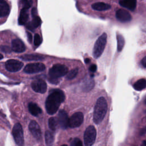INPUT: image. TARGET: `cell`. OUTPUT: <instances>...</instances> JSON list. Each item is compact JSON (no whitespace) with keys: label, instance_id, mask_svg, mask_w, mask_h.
Masks as SVG:
<instances>
[{"label":"cell","instance_id":"83f0119b","mask_svg":"<svg viewBox=\"0 0 146 146\" xmlns=\"http://www.w3.org/2000/svg\"><path fill=\"white\" fill-rule=\"evenodd\" d=\"M22 2L23 4V8L29 9L31 7L33 1V0H22Z\"/></svg>","mask_w":146,"mask_h":146},{"label":"cell","instance_id":"e575fe53","mask_svg":"<svg viewBox=\"0 0 146 146\" xmlns=\"http://www.w3.org/2000/svg\"><path fill=\"white\" fill-rule=\"evenodd\" d=\"M49 82H51V83L54 84H57L59 82V80L58 79H54V78H51L49 79Z\"/></svg>","mask_w":146,"mask_h":146},{"label":"cell","instance_id":"d590c367","mask_svg":"<svg viewBox=\"0 0 146 146\" xmlns=\"http://www.w3.org/2000/svg\"><path fill=\"white\" fill-rule=\"evenodd\" d=\"M36 9L35 7H34L32 9V10H31V14H32L33 17H34L35 16H36Z\"/></svg>","mask_w":146,"mask_h":146},{"label":"cell","instance_id":"8fae6325","mask_svg":"<svg viewBox=\"0 0 146 146\" xmlns=\"http://www.w3.org/2000/svg\"><path fill=\"white\" fill-rule=\"evenodd\" d=\"M58 123L59 124L60 127L65 129L68 127V121L69 118L68 114L66 111L64 110H61L59 112L58 114Z\"/></svg>","mask_w":146,"mask_h":146},{"label":"cell","instance_id":"d6a6232c","mask_svg":"<svg viewBox=\"0 0 146 146\" xmlns=\"http://www.w3.org/2000/svg\"><path fill=\"white\" fill-rule=\"evenodd\" d=\"M27 39H28V40H29V43H31L32 39H33L32 34L30 33H29V32H27Z\"/></svg>","mask_w":146,"mask_h":146},{"label":"cell","instance_id":"4316f807","mask_svg":"<svg viewBox=\"0 0 146 146\" xmlns=\"http://www.w3.org/2000/svg\"><path fill=\"white\" fill-rule=\"evenodd\" d=\"M78 69L77 68H74L70 71H68L67 73L66 74V78L68 80H71L74 79L78 74Z\"/></svg>","mask_w":146,"mask_h":146},{"label":"cell","instance_id":"9c48e42d","mask_svg":"<svg viewBox=\"0 0 146 146\" xmlns=\"http://www.w3.org/2000/svg\"><path fill=\"white\" fill-rule=\"evenodd\" d=\"M23 66V63L15 59H9L5 63L6 69L10 72H17L19 71Z\"/></svg>","mask_w":146,"mask_h":146},{"label":"cell","instance_id":"d6986e66","mask_svg":"<svg viewBox=\"0 0 146 146\" xmlns=\"http://www.w3.org/2000/svg\"><path fill=\"white\" fill-rule=\"evenodd\" d=\"M27 10L25 8H22V9L20 11L19 18H18V24L19 25H25L29 19V14L27 13Z\"/></svg>","mask_w":146,"mask_h":146},{"label":"cell","instance_id":"3957f363","mask_svg":"<svg viewBox=\"0 0 146 146\" xmlns=\"http://www.w3.org/2000/svg\"><path fill=\"white\" fill-rule=\"evenodd\" d=\"M107 35L106 33H104L96 40L92 52L93 56L95 58H98L103 52L107 43Z\"/></svg>","mask_w":146,"mask_h":146},{"label":"cell","instance_id":"f546056e","mask_svg":"<svg viewBox=\"0 0 146 146\" xmlns=\"http://www.w3.org/2000/svg\"><path fill=\"white\" fill-rule=\"evenodd\" d=\"M71 146H83L82 141L78 138H75L71 143Z\"/></svg>","mask_w":146,"mask_h":146},{"label":"cell","instance_id":"ffe728a7","mask_svg":"<svg viewBox=\"0 0 146 146\" xmlns=\"http://www.w3.org/2000/svg\"><path fill=\"white\" fill-rule=\"evenodd\" d=\"M91 7L97 11H104L108 10L111 8V6L104 2H96L91 5Z\"/></svg>","mask_w":146,"mask_h":146},{"label":"cell","instance_id":"ab89813d","mask_svg":"<svg viewBox=\"0 0 146 146\" xmlns=\"http://www.w3.org/2000/svg\"><path fill=\"white\" fill-rule=\"evenodd\" d=\"M3 55L0 53V60H1L2 59H3Z\"/></svg>","mask_w":146,"mask_h":146},{"label":"cell","instance_id":"8d00e7d4","mask_svg":"<svg viewBox=\"0 0 146 146\" xmlns=\"http://www.w3.org/2000/svg\"><path fill=\"white\" fill-rule=\"evenodd\" d=\"M145 132H146V129H145V128H144V129H143L141 130V132H140V134H141V135H143V134H144Z\"/></svg>","mask_w":146,"mask_h":146},{"label":"cell","instance_id":"7402d4cb","mask_svg":"<svg viewBox=\"0 0 146 146\" xmlns=\"http://www.w3.org/2000/svg\"><path fill=\"white\" fill-rule=\"evenodd\" d=\"M95 86V82L92 79H87L82 84V88L84 92H88L93 88Z\"/></svg>","mask_w":146,"mask_h":146},{"label":"cell","instance_id":"74e56055","mask_svg":"<svg viewBox=\"0 0 146 146\" xmlns=\"http://www.w3.org/2000/svg\"><path fill=\"white\" fill-rule=\"evenodd\" d=\"M84 62L86 63H89L90 62V59L89 58H86L84 59Z\"/></svg>","mask_w":146,"mask_h":146},{"label":"cell","instance_id":"ba28073f","mask_svg":"<svg viewBox=\"0 0 146 146\" xmlns=\"http://www.w3.org/2000/svg\"><path fill=\"white\" fill-rule=\"evenodd\" d=\"M83 114L81 112L74 113L69 119L68 127L74 128L79 127L83 121Z\"/></svg>","mask_w":146,"mask_h":146},{"label":"cell","instance_id":"277c9868","mask_svg":"<svg viewBox=\"0 0 146 146\" xmlns=\"http://www.w3.org/2000/svg\"><path fill=\"white\" fill-rule=\"evenodd\" d=\"M68 71V68L65 65L56 64L50 69L48 74L51 78L58 79L59 78L66 75Z\"/></svg>","mask_w":146,"mask_h":146},{"label":"cell","instance_id":"b9f144b4","mask_svg":"<svg viewBox=\"0 0 146 146\" xmlns=\"http://www.w3.org/2000/svg\"><path fill=\"white\" fill-rule=\"evenodd\" d=\"M145 104H146V100H145Z\"/></svg>","mask_w":146,"mask_h":146},{"label":"cell","instance_id":"7bdbcfd3","mask_svg":"<svg viewBox=\"0 0 146 146\" xmlns=\"http://www.w3.org/2000/svg\"><path fill=\"white\" fill-rule=\"evenodd\" d=\"M141 146H143V145H141Z\"/></svg>","mask_w":146,"mask_h":146},{"label":"cell","instance_id":"44dd1931","mask_svg":"<svg viewBox=\"0 0 146 146\" xmlns=\"http://www.w3.org/2000/svg\"><path fill=\"white\" fill-rule=\"evenodd\" d=\"M24 60H40L44 59V57L39 54H25L19 57Z\"/></svg>","mask_w":146,"mask_h":146},{"label":"cell","instance_id":"60d3db41","mask_svg":"<svg viewBox=\"0 0 146 146\" xmlns=\"http://www.w3.org/2000/svg\"><path fill=\"white\" fill-rule=\"evenodd\" d=\"M61 146H67L66 144H63V145H61Z\"/></svg>","mask_w":146,"mask_h":146},{"label":"cell","instance_id":"30bf717a","mask_svg":"<svg viewBox=\"0 0 146 146\" xmlns=\"http://www.w3.org/2000/svg\"><path fill=\"white\" fill-rule=\"evenodd\" d=\"M31 87L35 92L44 94L47 90V84L42 79H35L32 82Z\"/></svg>","mask_w":146,"mask_h":146},{"label":"cell","instance_id":"7a4b0ae2","mask_svg":"<svg viewBox=\"0 0 146 146\" xmlns=\"http://www.w3.org/2000/svg\"><path fill=\"white\" fill-rule=\"evenodd\" d=\"M108 110L107 100L104 97H100L97 100L94 110L93 120L95 124L100 123L104 118Z\"/></svg>","mask_w":146,"mask_h":146},{"label":"cell","instance_id":"1f68e13d","mask_svg":"<svg viewBox=\"0 0 146 146\" xmlns=\"http://www.w3.org/2000/svg\"><path fill=\"white\" fill-rule=\"evenodd\" d=\"M96 69H97V67L96 64H92L89 68V70L91 72H95L96 71Z\"/></svg>","mask_w":146,"mask_h":146},{"label":"cell","instance_id":"6da1fadb","mask_svg":"<svg viewBox=\"0 0 146 146\" xmlns=\"http://www.w3.org/2000/svg\"><path fill=\"white\" fill-rule=\"evenodd\" d=\"M64 99L65 95L62 90L59 89L52 90L50 92L45 103L47 112L49 115H53L56 113L60 104Z\"/></svg>","mask_w":146,"mask_h":146},{"label":"cell","instance_id":"f35d334b","mask_svg":"<svg viewBox=\"0 0 146 146\" xmlns=\"http://www.w3.org/2000/svg\"><path fill=\"white\" fill-rule=\"evenodd\" d=\"M143 143L144 146H146V140H144V141H143Z\"/></svg>","mask_w":146,"mask_h":146},{"label":"cell","instance_id":"603a6c76","mask_svg":"<svg viewBox=\"0 0 146 146\" xmlns=\"http://www.w3.org/2000/svg\"><path fill=\"white\" fill-rule=\"evenodd\" d=\"M133 87L137 91H141L146 88V80L140 79L137 80L133 85Z\"/></svg>","mask_w":146,"mask_h":146},{"label":"cell","instance_id":"484cf974","mask_svg":"<svg viewBox=\"0 0 146 146\" xmlns=\"http://www.w3.org/2000/svg\"><path fill=\"white\" fill-rule=\"evenodd\" d=\"M58 125V120L56 117H51L48 119V127L52 131L56 130Z\"/></svg>","mask_w":146,"mask_h":146},{"label":"cell","instance_id":"8992f818","mask_svg":"<svg viewBox=\"0 0 146 146\" xmlns=\"http://www.w3.org/2000/svg\"><path fill=\"white\" fill-rule=\"evenodd\" d=\"M13 136L15 143L18 146H23L24 144L23 132L20 123H16L13 128Z\"/></svg>","mask_w":146,"mask_h":146},{"label":"cell","instance_id":"5bb4252c","mask_svg":"<svg viewBox=\"0 0 146 146\" xmlns=\"http://www.w3.org/2000/svg\"><path fill=\"white\" fill-rule=\"evenodd\" d=\"M12 50L15 52H23L26 50V47L24 43L19 39H14L11 42Z\"/></svg>","mask_w":146,"mask_h":146},{"label":"cell","instance_id":"f1b7e54d","mask_svg":"<svg viewBox=\"0 0 146 146\" xmlns=\"http://www.w3.org/2000/svg\"><path fill=\"white\" fill-rule=\"evenodd\" d=\"M34 43L35 46H39L41 44L42 39H41L40 35L38 34H35Z\"/></svg>","mask_w":146,"mask_h":146},{"label":"cell","instance_id":"e0dca14e","mask_svg":"<svg viewBox=\"0 0 146 146\" xmlns=\"http://www.w3.org/2000/svg\"><path fill=\"white\" fill-rule=\"evenodd\" d=\"M41 23V19L38 16H35L33 17V20L29 22L26 25V27L29 30L33 31L36 27H38Z\"/></svg>","mask_w":146,"mask_h":146},{"label":"cell","instance_id":"ac0fdd59","mask_svg":"<svg viewBox=\"0 0 146 146\" xmlns=\"http://www.w3.org/2000/svg\"><path fill=\"white\" fill-rule=\"evenodd\" d=\"M28 108L30 113L33 116H37L42 113V110L40 108L34 103H30L28 106Z\"/></svg>","mask_w":146,"mask_h":146},{"label":"cell","instance_id":"4fadbf2b","mask_svg":"<svg viewBox=\"0 0 146 146\" xmlns=\"http://www.w3.org/2000/svg\"><path fill=\"white\" fill-rule=\"evenodd\" d=\"M29 128L33 136L36 139H40L41 137V130L39 125L35 120H31L29 124Z\"/></svg>","mask_w":146,"mask_h":146},{"label":"cell","instance_id":"2e32d148","mask_svg":"<svg viewBox=\"0 0 146 146\" xmlns=\"http://www.w3.org/2000/svg\"><path fill=\"white\" fill-rule=\"evenodd\" d=\"M10 11L8 3L4 0H0V18L7 16Z\"/></svg>","mask_w":146,"mask_h":146},{"label":"cell","instance_id":"d4e9b609","mask_svg":"<svg viewBox=\"0 0 146 146\" xmlns=\"http://www.w3.org/2000/svg\"><path fill=\"white\" fill-rule=\"evenodd\" d=\"M54 137L53 134L47 131L45 132V141L47 146H52L54 142Z\"/></svg>","mask_w":146,"mask_h":146},{"label":"cell","instance_id":"52a82bcc","mask_svg":"<svg viewBox=\"0 0 146 146\" xmlns=\"http://www.w3.org/2000/svg\"><path fill=\"white\" fill-rule=\"evenodd\" d=\"M46 67L42 63H32L27 64L24 68L23 71L27 74H34L43 71Z\"/></svg>","mask_w":146,"mask_h":146},{"label":"cell","instance_id":"4dcf8cb0","mask_svg":"<svg viewBox=\"0 0 146 146\" xmlns=\"http://www.w3.org/2000/svg\"><path fill=\"white\" fill-rule=\"evenodd\" d=\"M1 50L2 51H3V52H10V51H11V50H10V48L9 47H7V46H2L1 47Z\"/></svg>","mask_w":146,"mask_h":146},{"label":"cell","instance_id":"9a60e30c","mask_svg":"<svg viewBox=\"0 0 146 146\" xmlns=\"http://www.w3.org/2000/svg\"><path fill=\"white\" fill-rule=\"evenodd\" d=\"M119 4L131 11H133L136 6V0H120Z\"/></svg>","mask_w":146,"mask_h":146},{"label":"cell","instance_id":"7c38bea8","mask_svg":"<svg viewBox=\"0 0 146 146\" xmlns=\"http://www.w3.org/2000/svg\"><path fill=\"white\" fill-rule=\"evenodd\" d=\"M116 19L121 22H127L132 19V16L124 9H118L116 12Z\"/></svg>","mask_w":146,"mask_h":146},{"label":"cell","instance_id":"836d02e7","mask_svg":"<svg viewBox=\"0 0 146 146\" xmlns=\"http://www.w3.org/2000/svg\"><path fill=\"white\" fill-rule=\"evenodd\" d=\"M141 64L144 68H146V56H145L141 60Z\"/></svg>","mask_w":146,"mask_h":146},{"label":"cell","instance_id":"5b68a950","mask_svg":"<svg viewBox=\"0 0 146 146\" xmlns=\"http://www.w3.org/2000/svg\"><path fill=\"white\" fill-rule=\"evenodd\" d=\"M96 131L93 125L88 126L84 133V143L85 146H92L95 141Z\"/></svg>","mask_w":146,"mask_h":146},{"label":"cell","instance_id":"cb8c5ba5","mask_svg":"<svg viewBox=\"0 0 146 146\" xmlns=\"http://www.w3.org/2000/svg\"><path fill=\"white\" fill-rule=\"evenodd\" d=\"M116 39H117V51L119 52H120L123 50V48L124 46L125 40H124L123 36L119 33H117V34H116Z\"/></svg>","mask_w":146,"mask_h":146}]
</instances>
